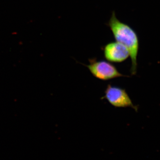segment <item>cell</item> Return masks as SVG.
<instances>
[{"label":"cell","mask_w":160,"mask_h":160,"mask_svg":"<svg viewBox=\"0 0 160 160\" xmlns=\"http://www.w3.org/2000/svg\"><path fill=\"white\" fill-rule=\"evenodd\" d=\"M108 26L116 42L122 44L128 49L131 60V74L135 75L137 70V58L139 50L137 35L130 26L118 19L114 12H112Z\"/></svg>","instance_id":"cell-1"},{"label":"cell","mask_w":160,"mask_h":160,"mask_svg":"<svg viewBox=\"0 0 160 160\" xmlns=\"http://www.w3.org/2000/svg\"><path fill=\"white\" fill-rule=\"evenodd\" d=\"M89 64L86 65L90 73L95 78L102 81H108L126 76L122 74L116 67L107 61L89 59Z\"/></svg>","instance_id":"cell-2"},{"label":"cell","mask_w":160,"mask_h":160,"mask_svg":"<svg viewBox=\"0 0 160 160\" xmlns=\"http://www.w3.org/2000/svg\"><path fill=\"white\" fill-rule=\"evenodd\" d=\"M104 97L102 99H106L108 102L115 108H130L137 110V107L134 106L129 95L125 89L109 84L106 87Z\"/></svg>","instance_id":"cell-3"},{"label":"cell","mask_w":160,"mask_h":160,"mask_svg":"<svg viewBox=\"0 0 160 160\" xmlns=\"http://www.w3.org/2000/svg\"><path fill=\"white\" fill-rule=\"evenodd\" d=\"M103 53L106 59L110 62H122L129 57L127 48L117 42L106 44L103 48Z\"/></svg>","instance_id":"cell-4"}]
</instances>
